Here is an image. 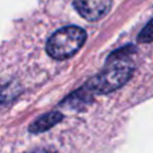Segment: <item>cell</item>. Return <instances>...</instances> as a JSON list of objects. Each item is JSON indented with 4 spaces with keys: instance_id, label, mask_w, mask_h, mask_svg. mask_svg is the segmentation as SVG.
<instances>
[{
    "instance_id": "6da1fadb",
    "label": "cell",
    "mask_w": 153,
    "mask_h": 153,
    "mask_svg": "<svg viewBox=\"0 0 153 153\" xmlns=\"http://www.w3.org/2000/svg\"><path fill=\"white\" fill-rule=\"evenodd\" d=\"M136 51L133 46H126L125 48L117 50L106 61L103 70L93 76L87 85L95 94H106L122 87L133 75L134 65L130 55Z\"/></svg>"
},
{
    "instance_id": "277c9868",
    "label": "cell",
    "mask_w": 153,
    "mask_h": 153,
    "mask_svg": "<svg viewBox=\"0 0 153 153\" xmlns=\"http://www.w3.org/2000/svg\"><path fill=\"white\" fill-rule=\"evenodd\" d=\"M94 95L95 93L90 89L89 85L85 83L82 87L73 91L67 98H65L61 102V105L66 106L69 109H74V110H83L93 102Z\"/></svg>"
},
{
    "instance_id": "8992f818",
    "label": "cell",
    "mask_w": 153,
    "mask_h": 153,
    "mask_svg": "<svg viewBox=\"0 0 153 153\" xmlns=\"http://www.w3.org/2000/svg\"><path fill=\"white\" fill-rule=\"evenodd\" d=\"M138 42L140 43H151L153 42V19L143 28V31L138 35Z\"/></svg>"
},
{
    "instance_id": "52a82bcc",
    "label": "cell",
    "mask_w": 153,
    "mask_h": 153,
    "mask_svg": "<svg viewBox=\"0 0 153 153\" xmlns=\"http://www.w3.org/2000/svg\"><path fill=\"white\" fill-rule=\"evenodd\" d=\"M30 153H53V152H51V151H47V149H38V151L30 152Z\"/></svg>"
},
{
    "instance_id": "7a4b0ae2",
    "label": "cell",
    "mask_w": 153,
    "mask_h": 153,
    "mask_svg": "<svg viewBox=\"0 0 153 153\" xmlns=\"http://www.w3.org/2000/svg\"><path fill=\"white\" fill-rule=\"evenodd\" d=\"M86 40V32L76 26H69L58 30L50 36L46 45L47 54L54 59H67L78 53Z\"/></svg>"
},
{
    "instance_id": "3957f363",
    "label": "cell",
    "mask_w": 153,
    "mask_h": 153,
    "mask_svg": "<svg viewBox=\"0 0 153 153\" xmlns=\"http://www.w3.org/2000/svg\"><path fill=\"white\" fill-rule=\"evenodd\" d=\"M111 4L113 0H74L76 12L90 22L102 19L111 8Z\"/></svg>"
},
{
    "instance_id": "5b68a950",
    "label": "cell",
    "mask_w": 153,
    "mask_h": 153,
    "mask_svg": "<svg viewBox=\"0 0 153 153\" xmlns=\"http://www.w3.org/2000/svg\"><path fill=\"white\" fill-rule=\"evenodd\" d=\"M62 120H63V114L62 113H59V111H50V113L45 114V116H40L38 120H35L28 126V130L30 133L38 134V133L46 132V130L51 129L53 126L58 125Z\"/></svg>"
}]
</instances>
